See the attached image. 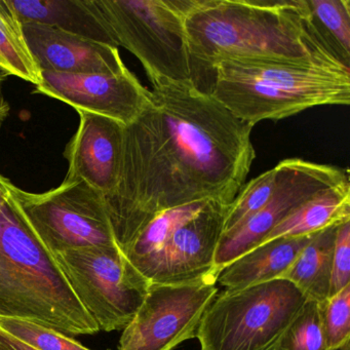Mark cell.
<instances>
[{"instance_id":"14","label":"cell","mask_w":350,"mask_h":350,"mask_svg":"<svg viewBox=\"0 0 350 350\" xmlns=\"http://www.w3.org/2000/svg\"><path fill=\"white\" fill-rule=\"evenodd\" d=\"M79 114V128L64 152L69 165L66 178L83 180L104 196L118 180L124 126L105 116Z\"/></svg>"},{"instance_id":"2","label":"cell","mask_w":350,"mask_h":350,"mask_svg":"<svg viewBox=\"0 0 350 350\" xmlns=\"http://www.w3.org/2000/svg\"><path fill=\"white\" fill-rule=\"evenodd\" d=\"M184 25L192 79L226 59L342 62L315 27L306 0H185Z\"/></svg>"},{"instance_id":"23","label":"cell","mask_w":350,"mask_h":350,"mask_svg":"<svg viewBox=\"0 0 350 350\" xmlns=\"http://www.w3.org/2000/svg\"><path fill=\"white\" fill-rule=\"evenodd\" d=\"M275 171L272 167L251 181L245 182L237 198L228 206L223 235L232 232L265 206L273 191Z\"/></svg>"},{"instance_id":"6","label":"cell","mask_w":350,"mask_h":350,"mask_svg":"<svg viewBox=\"0 0 350 350\" xmlns=\"http://www.w3.org/2000/svg\"><path fill=\"white\" fill-rule=\"evenodd\" d=\"M116 48L132 53L151 85L192 81L184 25L185 0H88Z\"/></svg>"},{"instance_id":"22","label":"cell","mask_w":350,"mask_h":350,"mask_svg":"<svg viewBox=\"0 0 350 350\" xmlns=\"http://www.w3.org/2000/svg\"><path fill=\"white\" fill-rule=\"evenodd\" d=\"M274 350H327L321 303L307 299Z\"/></svg>"},{"instance_id":"12","label":"cell","mask_w":350,"mask_h":350,"mask_svg":"<svg viewBox=\"0 0 350 350\" xmlns=\"http://www.w3.org/2000/svg\"><path fill=\"white\" fill-rule=\"evenodd\" d=\"M229 204L210 202L200 214L174 232L144 276L152 284H187L217 278V247L224 233Z\"/></svg>"},{"instance_id":"10","label":"cell","mask_w":350,"mask_h":350,"mask_svg":"<svg viewBox=\"0 0 350 350\" xmlns=\"http://www.w3.org/2000/svg\"><path fill=\"white\" fill-rule=\"evenodd\" d=\"M218 293L213 280L151 282L144 302L122 331L118 350H175L196 337L202 315Z\"/></svg>"},{"instance_id":"26","label":"cell","mask_w":350,"mask_h":350,"mask_svg":"<svg viewBox=\"0 0 350 350\" xmlns=\"http://www.w3.org/2000/svg\"><path fill=\"white\" fill-rule=\"evenodd\" d=\"M350 284V220L338 226L334 247L329 297Z\"/></svg>"},{"instance_id":"29","label":"cell","mask_w":350,"mask_h":350,"mask_svg":"<svg viewBox=\"0 0 350 350\" xmlns=\"http://www.w3.org/2000/svg\"><path fill=\"white\" fill-rule=\"evenodd\" d=\"M11 107L10 104L5 101V98L0 99V126H3V122L9 118Z\"/></svg>"},{"instance_id":"18","label":"cell","mask_w":350,"mask_h":350,"mask_svg":"<svg viewBox=\"0 0 350 350\" xmlns=\"http://www.w3.org/2000/svg\"><path fill=\"white\" fill-rule=\"evenodd\" d=\"M339 225L319 231L280 278L294 284L307 299L323 303L329 298L334 247Z\"/></svg>"},{"instance_id":"9","label":"cell","mask_w":350,"mask_h":350,"mask_svg":"<svg viewBox=\"0 0 350 350\" xmlns=\"http://www.w3.org/2000/svg\"><path fill=\"white\" fill-rule=\"evenodd\" d=\"M273 191L265 206L232 232L223 235L217 247L213 274L257 247L268 233L317 194L349 181L348 170L331 165L288 159L274 167Z\"/></svg>"},{"instance_id":"15","label":"cell","mask_w":350,"mask_h":350,"mask_svg":"<svg viewBox=\"0 0 350 350\" xmlns=\"http://www.w3.org/2000/svg\"><path fill=\"white\" fill-rule=\"evenodd\" d=\"M317 233L261 243L227 265L217 278L216 284L227 290H239L278 280Z\"/></svg>"},{"instance_id":"1","label":"cell","mask_w":350,"mask_h":350,"mask_svg":"<svg viewBox=\"0 0 350 350\" xmlns=\"http://www.w3.org/2000/svg\"><path fill=\"white\" fill-rule=\"evenodd\" d=\"M152 87L146 107L124 126L118 180L103 196L124 255L163 211L198 202L230 204L256 159L253 124L193 81Z\"/></svg>"},{"instance_id":"30","label":"cell","mask_w":350,"mask_h":350,"mask_svg":"<svg viewBox=\"0 0 350 350\" xmlns=\"http://www.w3.org/2000/svg\"><path fill=\"white\" fill-rule=\"evenodd\" d=\"M8 77H9V75H8L5 71L0 69V99H3V98H5L3 95V83L7 81Z\"/></svg>"},{"instance_id":"27","label":"cell","mask_w":350,"mask_h":350,"mask_svg":"<svg viewBox=\"0 0 350 350\" xmlns=\"http://www.w3.org/2000/svg\"><path fill=\"white\" fill-rule=\"evenodd\" d=\"M0 350H36L0 329Z\"/></svg>"},{"instance_id":"8","label":"cell","mask_w":350,"mask_h":350,"mask_svg":"<svg viewBox=\"0 0 350 350\" xmlns=\"http://www.w3.org/2000/svg\"><path fill=\"white\" fill-rule=\"evenodd\" d=\"M52 256L100 331L128 327L151 282L118 247H83Z\"/></svg>"},{"instance_id":"21","label":"cell","mask_w":350,"mask_h":350,"mask_svg":"<svg viewBox=\"0 0 350 350\" xmlns=\"http://www.w3.org/2000/svg\"><path fill=\"white\" fill-rule=\"evenodd\" d=\"M313 23L344 65L350 67L349 0H306Z\"/></svg>"},{"instance_id":"11","label":"cell","mask_w":350,"mask_h":350,"mask_svg":"<svg viewBox=\"0 0 350 350\" xmlns=\"http://www.w3.org/2000/svg\"><path fill=\"white\" fill-rule=\"evenodd\" d=\"M34 94L48 96L75 108L132 124L146 107L150 91L128 68L116 73L65 75L42 71V83Z\"/></svg>"},{"instance_id":"7","label":"cell","mask_w":350,"mask_h":350,"mask_svg":"<svg viewBox=\"0 0 350 350\" xmlns=\"http://www.w3.org/2000/svg\"><path fill=\"white\" fill-rule=\"evenodd\" d=\"M11 194L34 237L53 255L83 247H118L103 194L83 180L65 178L42 193L13 184Z\"/></svg>"},{"instance_id":"5","label":"cell","mask_w":350,"mask_h":350,"mask_svg":"<svg viewBox=\"0 0 350 350\" xmlns=\"http://www.w3.org/2000/svg\"><path fill=\"white\" fill-rule=\"evenodd\" d=\"M306 296L284 278L218 293L202 315L200 350H274Z\"/></svg>"},{"instance_id":"17","label":"cell","mask_w":350,"mask_h":350,"mask_svg":"<svg viewBox=\"0 0 350 350\" xmlns=\"http://www.w3.org/2000/svg\"><path fill=\"white\" fill-rule=\"evenodd\" d=\"M348 220H350V181L329 188L307 200L274 227L259 245L282 237L315 234Z\"/></svg>"},{"instance_id":"19","label":"cell","mask_w":350,"mask_h":350,"mask_svg":"<svg viewBox=\"0 0 350 350\" xmlns=\"http://www.w3.org/2000/svg\"><path fill=\"white\" fill-rule=\"evenodd\" d=\"M0 69L34 87L42 83V71L26 40L24 26L10 0H0Z\"/></svg>"},{"instance_id":"3","label":"cell","mask_w":350,"mask_h":350,"mask_svg":"<svg viewBox=\"0 0 350 350\" xmlns=\"http://www.w3.org/2000/svg\"><path fill=\"white\" fill-rule=\"evenodd\" d=\"M212 73L211 95L253 126L317 106L350 103V67L331 57L226 59L216 63Z\"/></svg>"},{"instance_id":"24","label":"cell","mask_w":350,"mask_h":350,"mask_svg":"<svg viewBox=\"0 0 350 350\" xmlns=\"http://www.w3.org/2000/svg\"><path fill=\"white\" fill-rule=\"evenodd\" d=\"M0 329L36 350H91L56 329L24 319L0 317Z\"/></svg>"},{"instance_id":"13","label":"cell","mask_w":350,"mask_h":350,"mask_svg":"<svg viewBox=\"0 0 350 350\" xmlns=\"http://www.w3.org/2000/svg\"><path fill=\"white\" fill-rule=\"evenodd\" d=\"M23 26L28 46L42 71L97 75L126 68L116 46L44 24L28 22Z\"/></svg>"},{"instance_id":"28","label":"cell","mask_w":350,"mask_h":350,"mask_svg":"<svg viewBox=\"0 0 350 350\" xmlns=\"http://www.w3.org/2000/svg\"><path fill=\"white\" fill-rule=\"evenodd\" d=\"M13 182L0 173V208L5 206V202L9 200L11 196V188Z\"/></svg>"},{"instance_id":"25","label":"cell","mask_w":350,"mask_h":350,"mask_svg":"<svg viewBox=\"0 0 350 350\" xmlns=\"http://www.w3.org/2000/svg\"><path fill=\"white\" fill-rule=\"evenodd\" d=\"M327 350H348L350 338V284L321 303Z\"/></svg>"},{"instance_id":"20","label":"cell","mask_w":350,"mask_h":350,"mask_svg":"<svg viewBox=\"0 0 350 350\" xmlns=\"http://www.w3.org/2000/svg\"><path fill=\"white\" fill-rule=\"evenodd\" d=\"M210 202H198L163 211L141 231L124 256L144 275L172 235L202 212Z\"/></svg>"},{"instance_id":"16","label":"cell","mask_w":350,"mask_h":350,"mask_svg":"<svg viewBox=\"0 0 350 350\" xmlns=\"http://www.w3.org/2000/svg\"><path fill=\"white\" fill-rule=\"evenodd\" d=\"M22 23L34 22L116 46L88 0H10Z\"/></svg>"},{"instance_id":"4","label":"cell","mask_w":350,"mask_h":350,"mask_svg":"<svg viewBox=\"0 0 350 350\" xmlns=\"http://www.w3.org/2000/svg\"><path fill=\"white\" fill-rule=\"evenodd\" d=\"M0 317L40 323L65 335L100 332L12 194L0 208Z\"/></svg>"}]
</instances>
